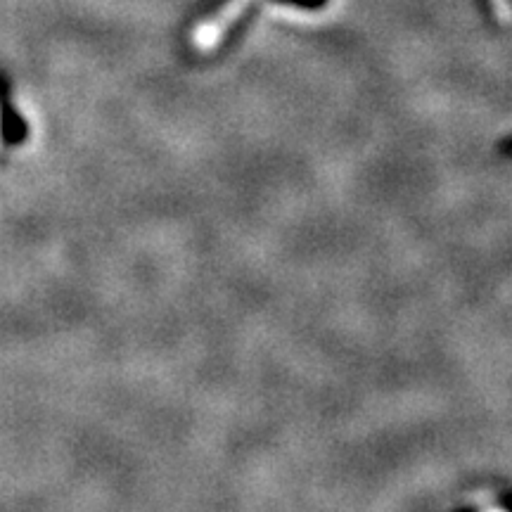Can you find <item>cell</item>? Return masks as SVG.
Here are the masks:
<instances>
[{
  "instance_id": "obj_1",
  "label": "cell",
  "mask_w": 512,
  "mask_h": 512,
  "mask_svg": "<svg viewBox=\"0 0 512 512\" xmlns=\"http://www.w3.org/2000/svg\"><path fill=\"white\" fill-rule=\"evenodd\" d=\"M254 3L256 0H228V3L209 19V22H204L202 27L195 31V46L204 50V53L214 50L223 41V36H226L228 31L240 22L242 15H245V12L252 8ZM273 3L297 5V8H306V10H318V8H323L328 0H273Z\"/></svg>"
},
{
  "instance_id": "obj_2",
  "label": "cell",
  "mask_w": 512,
  "mask_h": 512,
  "mask_svg": "<svg viewBox=\"0 0 512 512\" xmlns=\"http://www.w3.org/2000/svg\"><path fill=\"white\" fill-rule=\"evenodd\" d=\"M491 5H494V12L501 19L503 24H508L512 19V8H510V0H491Z\"/></svg>"
},
{
  "instance_id": "obj_3",
  "label": "cell",
  "mask_w": 512,
  "mask_h": 512,
  "mask_svg": "<svg viewBox=\"0 0 512 512\" xmlns=\"http://www.w3.org/2000/svg\"><path fill=\"white\" fill-rule=\"evenodd\" d=\"M503 150L508 152V155H512V138L508 140V143H503Z\"/></svg>"
},
{
  "instance_id": "obj_4",
  "label": "cell",
  "mask_w": 512,
  "mask_h": 512,
  "mask_svg": "<svg viewBox=\"0 0 512 512\" xmlns=\"http://www.w3.org/2000/svg\"><path fill=\"white\" fill-rule=\"evenodd\" d=\"M0 147H3V117H0Z\"/></svg>"
},
{
  "instance_id": "obj_5",
  "label": "cell",
  "mask_w": 512,
  "mask_h": 512,
  "mask_svg": "<svg viewBox=\"0 0 512 512\" xmlns=\"http://www.w3.org/2000/svg\"><path fill=\"white\" fill-rule=\"evenodd\" d=\"M489 512H503V510H489Z\"/></svg>"
}]
</instances>
